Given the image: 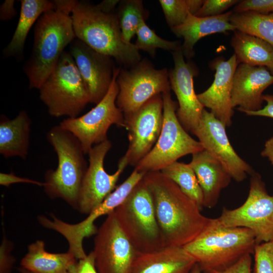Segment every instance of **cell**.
<instances>
[{"instance_id": "cell-1", "label": "cell", "mask_w": 273, "mask_h": 273, "mask_svg": "<svg viewBox=\"0 0 273 273\" xmlns=\"http://www.w3.org/2000/svg\"><path fill=\"white\" fill-rule=\"evenodd\" d=\"M143 180L152 195L164 246L183 247L197 237L211 218L161 171L146 172Z\"/></svg>"}, {"instance_id": "cell-2", "label": "cell", "mask_w": 273, "mask_h": 273, "mask_svg": "<svg viewBox=\"0 0 273 273\" xmlns=\"http://www.w3.org/2000/svg\"><path fill=\"white\" fill-rule=\"evenodd\" d=\"M75 0H55L34 28L33 44L24 67L30 88L38 89L57 64L65 48L76 38L71 12Z\"/></svg>"}, {"instance_id": "cell-3", "label": "cell", "mask_w": 273, "mask_h": 273, "mask_svg": "<svg viewBox=\"0 0 273 273\" xmlns=\"http://www.w3.org/2000/svg\"><path fill=\"white\" fill-rule=\"evenodd\" d=\"M71 18L76 38L93 50L126 67L141 61L135 44L124 41L117 14L104 12L97 5L76 1Z\"/></svg>"}, {"instance_id": "cell-4", "label": "cell", "mask_w": 273, "mask_h": 273, "mask_svg": "<svg viewBox=\"0 0 273 273\" xmlns=\"http://www.w3.org/2000/svg\"><path fill=\"white\" fill-rule=\"evenodd\" d=\"M47 139L56 153V169L44 175V191L52 199L60 198L77 209L82 182L87 169L85 154L77 138L59 125L51 128Z\"/></svg>"}, {"instance_id": "cell-5", "label": "cell", "mask_w": 273, "mask_h": 273, "mask_svg": "<svg viewBox=\"0 0 273 273\" xmlns=\"http://www.w3.org/2000/svg\"><path fill=\"white\" fill-rule=\"evenodd\" d=\"M256 244L253 233L247 228L216 227L209 223L183 248L203 272L225 268L245 255L253 254Z\"/></svg>"}, {"instance_id": "cell-6", "label": "cell", "mask_w": 273, "mask_h": 273, "mask_svg": "<svg viewBox=\"0 0 273 273\" xmlns=\"http://www.w3.org/2000/svg\"><path fill=\"white\" fill-rule=\"evenodd\" d=\"M38 90L48 113L55 117H78L90 101L87 85L69 52L62 53Z\"/></svg>"}, {"instance_id": "cell-7", "label": "cell", "mask_w": 273, "mask_h": 273, "mask_svg": "<svg viewBox=\"0 0 273 273\" xmlns=\"http://www.w3.org/2000/svg\"><path fill=\"white\" fill-rule=\"evenodd\" d=\"M114 212L122 230L138 252H152L165 247L153 198L143 178Z\"/></svg>"}, {"instance_id": "cell-8", "label": "cell", "mask_w": 273, "mask_h": 273, "mask_svg": "<svg viewBox=\"0 0 273 273\" xmlns=\"http://www.w3.org/2000/svg\"><path fill=\"white\" fill-rule=\"evenodd\" d=\"M163 122L160 134L156 144L134 167L140 171H160L179 158L204 150L201 143L187 132L178 120L177 103L170 92L162 94Z\"/></svg>"}, {"instance_id": "cell-9", "label": "cell", "mask_w": 273, "mask_h": 273, "mask_svg": "<svg viewBox=\"0 0 273 273\" xmlns=\"http://www.w3.org/2000/svg\"><path fill=\"white\" fill-rule=\"evenodd\" d=\"M210 224L247 228L253 233L257 244L273 241V195L267 193L261 176L254 171L244 203L233 209L223 207L218 217L211 218Z\"/></svg>"}, {"instance_id": "cell-10", "label": "cell", "mask_w": 273, "mask_h": 273, "mask_svg": "<svg viewBox=\"0 0 273 273\" xmlns=\"http://www.w3.org/2000/svg\"><path fill=\"white\" fill-rule=\"evenodd\" d=\"M120 70L115 67L108 92L95 107L82 116L67 118L59 124L77 138L85 154L108 139L107 132L112 125L125 126L123 114L116 104L119 92L116 79Z\"/></svg>"}, {"instance_id": "cell-11", "label": "cell", "mask_w": 273, "mask_h": 273, "mask_svg": "<svg viewBox=\"0 0 273 273\" xmlns=\"http://www.w3.org/2000/svg\"><path fill=\"white\" fill-rule=\"evenodd\" d=\"M116 81L119 92L116 104L124 118L136 112L154 96L171 89L167 69H155L146 59L129 69L120 68Z\"/></svg>"}, {"instance_id": "cell-12", "label": "cell", "mask_w": 273, "mask_h": 273, "mask_svg": "<svg viewBox=\"0 0 273 273\" xmlns=\"http://www.w3.org/2000/svg\"><path fill=\"white\" fill-rule=\"evenodd\" d=\"M146 173L134 169L130 175L82 221L75 224L69 223L52 215V219L45 220L44 226L57 232L66 239L69 245L68 252L76 258H85L87 254L83 249V242L85 238L97 233L95 221L99 217L108 215L120 206Z\"/></svg>"}, {"instance_id": "cell-13", "label": "cell", "mask_w": 273, "mask_h": 273, "mask_svg": "<svg viewBox=\"0 0 273 273\" xmlns=\"http://www.w3.org/2000/svg\"><path fill=\"white\" fill-rule=\"evenodd\" d=\"M99 273H130L138 253L120 227L114 211L96 234L93 251Z\"/></svg>"}, {"instance_id": "cell-14", "label": "cell", "mask_w": 273, "mask_h": 273, "mask_svg": "<svg viewBox=\"0 0 273 273\" xmlns=\"http://www.w3.org/2000/svg\"><path fill=\"white\" fill-rule=\"evenodd\" d=\"M111 147V142L107 139L95 145L88 153L89 164L82 182L76 209L81 213L88 215L115 189L120 175L128 165L122 157L114 173L106 171L104 159Z\"/></svg>"}, {"instance_id": "cell-15", "label": "cell", "mask_w": 273, "mask_h": 273, "mask_svg": "<svg viewBox=\"0 0 273 273\" xmlns=\"http://www.w3.org/2000/svg\"><path fill=\"white\" fill-rule=\"evenodd\" d=\"M125 119L128 146L123 156L128 165H136L153 148L163 122L162 95L154 96L139 110Z\"/></svg>"}, {"instance_id": "cell-16", "label": "cell", "mask_w": 273, "mask_h": 273, "mask_svg": "<svg viewBox=\"0 0 273 273\" xmlns=\"http://www.w3.org/2000/svg\"><path fill=\"white\" fill-rule=\"evenodd\" d=\"M224 124L204 109L199 124L194 131L204 150L217 159L232 178L241 182L254 171L232 146Z\"/></svg>"}, {"instance_id": "cell-17", "label": "cell", "mask_w": 273, "mask_h": 273, "mask_svg": "<svg viewBox=\"0 0 273 273\" xmlns=\"http://www.w3.org/2000/svg\"><path fill=\"white\" fill-rule=\"evenodd\" d=\"M172 54L174 65L169 72V78L171 88L178 100L176 115L186 130L193 133L204 109L194 89L193 78L197 74V68L185 61L181 46Z\"/></svg>"}, {"instance_id": "cell-18", "label": "cell", "mask_w": 273, "mask_h": 273, "mask_svg": "<svg viewBox=\"0 0 273 273\" xmlns=\"http://www.w3.org/2000/svg\"><path fill=\"white\" fill-rule=\"evenodd\" d=\"M69 52L87 85L90 103L97 104L112 82L115 68L113 58L96 51L76 38L70 44Z\"/></svg>"}, {"instance_id": "cell-19", "label": "cell", "mask_w": 273, "mask_h": 273, "mask_svg": "<svg viewBox=\"0 0 273 273\" xmlns=\"http://www.w3.org/2000/svg\"><path fill=\"white\" fill-rule=\"evenodd\" d=\"M273 83V75L265 66L239 64L233 76L232 105L246 113L260 110L263 92Z\"/></svg>"}, {"instance_id": "cell-20", "label": "cell", "mask_w": 273, "mask_h": 273, "mask_svg": "<svg viewBox=\"0 0 273 273\" xmlns=\"http://www.w3.org/2000/svg\"><path fill=\"white\" fill-rule=\"evenodd\" d=\"M211 64L215 70L214 80L197 98L204 107L209 109L226 127L230 126L234 114L231 101L233 76L239 64L234 54L226 61L218 59Z\"/></svg>"}, {"instance_id": "cell-21", "label": "cell", "mask_w": 273, "mask_h": 273, "mask_svg": "<svg viewBox=\"0 0 273 273\" xmlns=\"http://www.w3.org/2000/svg\"><path fill=\"white\" fill-rule=\"evenodd\" d=\"M194 171L203 195V206L214 207L221 191L232 179L223 165L205 150L192 155L189 163Z\"/></svg>"}, {"instance_id": "cell-22", "label": "cell", "mask_w": 273, "mask_h": 273, "mask_svg": "<svg viewBox=\"0 0 273 273\" xmlns=\"http://www.w3.org/2000/svg\"><path fill=\"white\" fill-rule=\"evenodd\" d=\"M196 260L183 247L165 246L149 252H138L130 273H191Z\"/></svg>"}, {"instance_id": "cell-23", "label": "cell", "mask_w": 273, "mask_h": 273, "mask_svg": "<svg viewBox=\"0 0 273 273\" xmlns=\"http://www.w3.org/2000/svg\"><path fill=\"white\" fill-rule=\"evenodd\" d=\"M233 12L229 11L220 15L206 17H199L190 13L182 24L171 28L176 36L184 39L181 46L184 56L188 59L193 57L194 46L204 36L235 31L236 28L230 20Z\"/></svg>"}, {"instance_id": "cell-24", "label": "cell", "mask_w": 273, "mask_h": 273, "mask_svg": "<svg viewBox=\"0 0 273 273\" xmlns=\"http://www.w3.org/2000/svg\"><path fill=\"white\" fill-rule=\"evenodd\" d=\"M31 120L21 111L13 119L1 116L0 154L5 158L19 157L25 159L28 154Z\"/></svg>"}, {"instance_id": "cell-25", "label": "cell", "mask_w": 273, "mask_h": 273, "mask_svg": "<svg viewBox=\"0 0 273 273\" xmlns=\"http://www.w3.org/2000/svg\"><path fill=\"white\" fill-rule=\"evenodd\" d=\"M78 261L69 252L50 253L45 249L44 243L37 240L28 247L26 254L21 259V267L33 273H69Z\"/></svg>"}, {"instance_id": "cell-26", "label": "cell", "mask_w": 273, "mask_h": 273, "mask_svg": "<svg viewBox=\"0 0 273 273\" xmlns=\"http://www.w3.org/2000/svg\"><path fill=\"white\" fill-rule=\"evenodd\" d=\"M20 16L11 40L4 50L6 57H19L23 55L28 32L39 17L55 7L54 1L21 0Z\"/></svg>"}, {"instance_id": "cell-27", "label": "cell", "mask_w": 273, "mask_h": 273, "mask_svg": "<svg viewBox=\"0 0 273 273\" xmlns=\"http://www.w3.org/2000/svg\"><path fill=\"white\" fill-rule=\"evenodd\" d=\"M231 44L239 64L267 67L273 63V46L257 36L236 30Z\"/></svg>"}, {"instance_id": "cell-28", "label": "cell", "mask_w": 273, "mask_h": 273, "mask_svg": "<svg viewBox=\"0 0 273 273\" xmlns=\"http://www.w3.org/2000/svg\"><path fill=\"white\" fill-rule=\"evenodd\" d=\"M230 20L236 30L257 36L273 46V13L233 12Z\"/></svg>"}, {"instance_id": "cell-29", "label": "cell", "mask_w": 273, "mask_h": 273, "mask_svg": "<svg viewBox=\"0 0 273 273\" xmlns=\"http://www.w3.org/2000/svg\"><path fill=\"white\" fill-rule=\"evenodd\" d=\"M160 171L176 184L202 210L204 207L203 193L195 173L189 164L176 161Z\"/></svg>"}, {"instance_id": "cell-30", "label": "cell", "mask_w": 273, "mask_h": 273, "mask_svg": "<svg viewBox=\"0 0 273 273\" xmlns=\"http://www.w3.org/2000/svg\"><path fill=\"white\" fill-rule=\"evenodd\" d=\"M117 14L124 41L131 43V39L136 34L147 15L141 0H126L120 2Z\"/></svg>"}, {"instance_id": "cell-31", "label": "cell", "mask_w": 273, "mask_h": 273, "mask_svg": "<svg viewBox=\"0 0 273 273\" xmlns=\"http://www.w3.org/2000/svg\"><path fill=\"white\" fill-rule=\"evenodd\" d=\"M203 0H160L166 21L171 28L182 24L189 14L195 15L203 4Z\"/></svg>"}, {"instance_id": "cell-32", "label": "cell", "mask_w": 273, "mask_h": 273, "mask_svg": "<svg viewBox=\"0 0 273 273\" xmlns=\"http://www.w3.org/2000/svg\"><path fill=\"white\" fill-rule=\"evenodd\" d=\"M136 35L137 38L134 43L136 47L139 50L147 52L152 57L155 55L157 49L173 52L181 46L178 41H169L159 37L147 25L145 21L140 26Z\"/></svg>"}, {"instance_id": "cell-33", "label": "cell", "mask_w": 273, "mask_h": 273, "mask_svg": "<svg viewBox=\"0 0 273 273\" xmlns=\"http://www.w3.org/2000/svg\"><path fill=\"white\" fill-rule=\"evenodd\" d=\"M252 273H273V241L257 244Z\"/></svg>"}, {"instance_id": "cell-34", "label": "cell", "mask_w": 273, "mask_h": 273, "mask_svg": "<svg viewBox=\"0 0 273 273\" xmlns=\"http://www.w3.org/2000/svg\"><path fill=\"white\" fill-rule=\"evenodd\" d=\"M239 2L237 0H206L194 15L199 17L220 15L224 11Z\"/></svg>"}, {"instance_id": "cell-35", "label": "cell", "mask_w": 273, "mask_h": 273, "mask_svg": "<svg viewBox=\"0 0 273 273\" xmlns=\"http://www.w3.org/2000/svg\"><path fill=\"white\" fill-rule=\"evenodd\" d=\"M234 8V13L252 11L262 14L273 13V0H244Z\"/></svg>"}, {"instance_id": "cell-36", "label": "cell", "mask_w": 273, "mask_h": 273, "mask_svg": "<svg viewBox=\"0 0 273 273\" xmlns=\"http://www.w3.org/2000/svg\"><path fill=\"white\" fill-rule=\"evenodd\" d=\"M252 264L251 254H247L225 268L206 270L202 273H252Z\"/></svg>"}, {"instance_id": "cell-37", "label": "cell", "mask_w": 273, "mask_h": 273, "mask_svg": "<svg viewBox=\"0 0 273 273\" xmlns=\"http://www.w3.org/2000/svg\"><path fill=\"white\" fill-rule=\"evenodd\" d=\"M13 246L4 236L0 247V273H10L15 258L11 254Z\"/></svg>"}, {"instance_id": "cell-38", "label": "cell", "mask_w": 273, "mask_h": 273, "mask_svg": "<svg viewBox=\"0 0 273 273\" xmlns=\"http://www.w3.org/2000/svg\"><path fill=\"white\" fill-rule=\"evenodd\" d=\"M69 273H99L96 267L93 252H90L85 258L78 260L71 267Z\"/></svg>"}, {"instance_id": "cell-39", "label": "cell", "mask_w": 273, "mask_h": 273, "mask_svg": "<svg viewBox=\"0 0 273 273\" xmlns=\"http://www.w3.org/2000/svg\"><path fill=\"white\" fill-rule=\"evenodd\" d=\"M29 183L39 186H44L43 182H40L28 178L21 177L16 175L14 173H5L1 172L0 173V184L1 185L8 187L11 184L15 183Z\"/></svg>"}, {"instance_id": "cell-40", "label": "cell", "mask_w": 273, "mask_h": 273, "mask_svg": "<svg viewBox=\"0 0 273 273\" xmlns=\"http://www.w3.org/2000/svg\"><path fill=\"white\" fill-rule=\"evenodd\" d=\"M262 99L266 103L265 106L260 110L245 113L248 116H263L273 118V95H263Z\"/></svg>"}, {"instance_id": "cell-41", "label": "cell", "mask_w": 273, "mask_h": 273, "mask_svg": "<svg viewBox=\"0 0 273 273\" xmlns=\"http://www.w3.org/2000/svg\"><path fill=\"white\" fill-rule=\"evenodd\" d=\"M14 0H6L0 7V19L3 21L11 19L17 13Z\"/></svg>"}, {"instance_id": "cell-42", "label": "cell", "mask_w": 273, "mask_h": 273, "mask_svg": "<svg viewBox=\"0 0 273 273\" xmlns=\"http://www.w3.org/2000/svg\"><path fill=\"white\" fill-rule=\"evenodd\" d=\"M261 155L267 158L273 165V135L265 142Z\"/></svg>"}, {"instance_id": "cell-43", "label": "cell", "mask_w": 273, "mask_h": 273, "mask_svg": "<svg viewBox=\"0 0 273 273\" xmlns=\"http://www.w3.org/2000/svg\"><path fill=\"white\" fill-rule=\"evenodd\" d=\"M119 2V1L117 0H105L97 5L103 11L110 13L112 12L116 5Z\"/></svg>"}, {"instance_id": "cell-44", "label": "cell", "mask_w": 273, "mask_h": 273, "mask_svg": "<svg viewBox=\"0 0 273 273\" xmlns=\"http://www.w3.org/2000/svg\"><path fill=\"white\" fill-rule=\"evenodd\" d=\"M191 273H202L199 266L196 263L192 269Z\"/></svg>"}, {"instance_id": "cell-45", "label": "cell", "mask_w": 273, "mask_h": 273, "mask_svg": "<svg viewBox=\"0 0 273 273\" xmlns=\"http://www.w3.org/2000/svg\"><path fill=\"white\" fill-rule=\"evenodd\" d=\"M18 269L21 273H33L22 267L18 268Z\"/></svg>"}, {"instance_id": "cell-46", "label": "cell", "mask_w": 273, "mask_h": 273, "mask_svg": "<svg viewBox=\"0 0 273 273\" xmlns=\"http://www.w3.org/2000/svg\"><path fill=\"white\" fill-rule=\"evenodd\" d=\"M270 73L273 75V63L267 67Z\"/></svg>"}]
</instances>
